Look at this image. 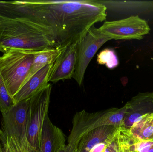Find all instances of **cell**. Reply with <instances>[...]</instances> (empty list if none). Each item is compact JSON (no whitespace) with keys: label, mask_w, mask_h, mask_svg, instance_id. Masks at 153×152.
I'll list each match as a JSON object with an SVG mask.
<instances>
[{"label":"cell","mask_w":153,"mask_h":152,"mask_svg":"<svg viewBox=\"0 0 153 152\" xmlns=\"http://www.w3.org/2000/svg\"><path fill=\"white\" fill-rule=\"evenodd\" d=\"M34 53L10 51L0 55V75L12 97L27 79L33 63Z\"/></svg>","instance_id":"cell-4"},{"label":"cell","mask_w":153,"mask_h":152,"mask_svg":"<svg viewBox=\"0 0 153 152\" xmlns=\"http://www.w3.org/2000/svg\"><path fill=\"white\" fill-rule=\"evenodd\" d=\"M56 48L53 38L43 28L23 20H0V51L35 53Z\"/></svg>","instance_id":"cell-2"},{"label":"cell","mask_w":153,"mask_h":152,"mask_svg":"<svg viewBox=\"0 0 153 152\" xmlns=\"http://www.w3.org/2000/svg\"><path fill=\"white\" fill-rule=\"evenodd\" d=\"M120 128L113 126H105L92 130L79 141L74 152H90L95 145L106 141Z\"/></svg>","instance_id":"cell-13"},{"label":"cell","mask_w":153,"mask_h":152,"mask_svg":"<svg viewBox=\"0 0 153 152\" xmlns=\"http://www.w3.org/2000/svg\"><path fill=\"white\" fill-rule=\"evenodd\" d=\"M0 75V111L1 112L10 109L15 104Z\"/></svg>","instance_id":"cell-19"},{"label":"cell","mask_w":153,"mask_h":152,"mask_svg":"<svg viewBox=\"0 0 153 152\" xmlns=\"http://www.w3.org/2000/svg\"><path fill=\"white\" fill-rule=\"evenodd\" d=\"M120 128L116 132V134L111 138L106 148L105 152H120L119 142Z\"/></svg>","instance_id":"cell-20"},{"label":"cell","mask_w":153,"mask_h":152,"mask_svg":"<svg viewBox=\"0 0 153 152\" xmlns=\"http://www.w3.org/2000/svg\"><path fill=\"white\" fill-rule=\"evenodd\" d=\"M65 141L62 131L52 123L48 115L43 126L39 152H58L66 145Z\"/></svg>","instance_id":"cell-12"},{"label":"cell","mask_w":153,"mask_h":152,"mask_svg":"<svg viewBox=\"0 0 153 152\" xmlns=\"http://www.w3.org/2000/svg\"><path fill=\"white\" fill-rule=\"evenodd\" d=\"M0 142L2 152H25L23 147L12 136H9L0 129Z\"/></svg>","instance_id":"cell-17"},{"label":"cell","mask_w":153,"mask_h":152,"mask_svg":"<svg viewBox=\"0 0 153 152\" xmlns=\"http://www.w3.org/2000/svg\"><path fill=\"white\" fill-rule=\"evenodd\" d=\"M97 56L98 63L101 65H106L108 68L112 69L118 66L119 63L118 58L113 50L104 49Z\"/></svg>","instance_id":"cell-18"},{"label":"cell","mask_w":153,"mask_h":152,"mask_svg":"<svg viewBox=\"0 0 153 152\" xmlns=\"http://www.w3.org/2000/svg\"><path fill=\"white\" fill-rule=\"evenodd\" d=\"M52 87L50 83L30 98L28 110L27 139L29 145L39 151L42 129L48 113Z\"/></svg>","instance_id":"cell-5"},{"label":"cell","mask_w":153,"mask_h":152,"mask_svg":"<svg viewBox=\"0 0 153 152\" xmlns=\"http://www.w3.org/2000/svg\"><path fill=\"white\" fill-rule=\"evenodd\" d=\"M125 105L126 110L121 128L129 129L144 116L153 113V92L139 93Z\"/></svg>","instance_id":"cell-10"},{"label":"cell","mask_w":153,"mask_h":152,"mask_svg":"<svg viewBox=\"0 0 153 152\" xmlns=\"http://www.w3.org/2000/svg\"><path fill=\"white\" fill-rule=\"evenodd\" d=\"M55 62L42 68L22 86L13 97L15 104L30 99L47 86Z\"/></svg>","instance_id":"cell-11"},{"label":"cell","mask_w":153,"mask_h":152,"mask_svg":"<svg viewBox=\"0 0 153 152\" xmlns=\"http://www.w3.org/2000/svg\"><path fill=\"white\" fill-rule=\"evenodd\" d=\"M111 40L93 26L78 43L76 69L73 78L81 86L86 69L95 54L105 43Z\"/></svg>","instance_id":"cell-7"},{"label":"cell","mask_w":153,"mask_h":152,"mask_svg":"<svg viewBox=\"0 0 153 152\" xmlns=\"http://www.w3.org/2000/svg\"><path fill=\"white\" fill-rule=\"evenodd\" d=\"M63 48H50L34 53L32 66L23 84L42 68L55 61Z\"/></svg>","instance_id":"cell-14"},{"label":"cell","mask_w":153,"mask_h":152,"mask_svg":"<svg viewBox=\"0 0 153 152\" xmlns=\"http://www.w3.org/2000/svg\"><path fill=\"white\" fill-rule=\"evenodd\" d=\"M137 140L128 129L120 127L119 134L120 152H138L136 148Z\"/></svg>","instance_id":"cell-16"},{"label":"cell","mask_w":153,"mask_h":152,"mask_svg":"<svg viewBox=\"0 0 153 152\" xmlns=\"http://www.w3.org/2000/svg\"><path fill=\"white\" fill-rule=\"evenodd\" d=\"M116 133H115L114 134L111 136L110 137H109L105 142L100 143H99V144L95 145V146H94L93 148H92L89 152H105V151H106V148H107V146H108V145L109 143L110 142L111 140V138L113 137L114 134H116Z\"/></svg>","instance_id":"cell-22"},{"label":"cell","mask_w":153,"mask_h":152,"mask_svg":"<svg viewBox=\"0 0 153 152\" xmlns=\"http://www.w3.org/2000/svg\"><path fill=\"white\" fill-rule=\"evenodd\" d=\"M0 152H2L1 147V145H0Z\"/></svg>","instance_id":"cell-25"},{"label":"cell","mask_w":153,"mask_h":152,"mask_svg":"<svg viewBox=\"0 0 153 152\" xmlns=\"http://www.w3.org/2000/svg\"><path fill=\"white\" fill-rule=\"evenodd\" d=\"M58 152H66V145L63 146Z\"/></svg>","instance_id":"cell-23"},{"label":"cell","mask_w":153,"mask_h":152,"mask_svg":"<svg viewBox=\"0 0 153 152\" xmlns=\"http://www.w3.org/2000/svg\"><path fill=\"white\" fill-rule=\"evenodd\" d=\"M78 43L63 49L54 63L48 82L56 83L73 78L76 69Z\"/></svg>","instance_id":"cell-9"},{"label":"cell","mask_w":153,"mask_h":152,"mask_svg":"<svg viewBox=\"0 0 153 152\" xmlns=\"http://www.w3.org/2000/svg\"><path fill=\"white\" fill-rule=\"evenodd\" d=\"M128 130L138 140L153 142V113L144 116Z\"/></svg>","instance_id":"cell-15"},{"label":"cell","mask_w":153,"mask_h":152,"mask_svg":"<svg viewBox=\"0 0 153 152\" xmlns=\"http://www.w3.org/2000/svg\"><path fill=\"white\" fill-rule=\"evenodd\" d=\"M30 99L15 104L10 109L1 112L2 131L14 137L23 147L24 152L29 145L27 139V123Z\"/></svg>","instance_id":"cell-8"},{"label":"cell","mask_w":153,"mask_h":152,"mask_svg":"<svg viewBox=\"0 0 153 152\" xmlns=\"http://www.w3.org/2000/svg\"><path fill=\"white\" fill-rule=\"evenodd\" d=\"M126 110L122 108H113L95 112L85 110L76 112L73 119L72 128L68 138L66 152H74L79 141L92 130L105 126L121 127Z\"/></svg>","instance_id":"cell-3"},{"label":"cell","mask_w":153,"mask_h":152,"mask_svg":"<svg viewBox=\"0 0 153 152\" xmlns=\"http://www.w3.org/2000/svg\"><path fill=\"white\" fill-rule=\"evenodd\" d=\"M107 8L97 1H25L22 19L44 28L57 48L79 43L89 29L106 19Z\"/></svg>","instance_id":"cell-1"},{"label":"cell","mask_w":153,"mask_h":152,"mask_svg":"<svg viewBox=\"0 0 153 152\" xmlns=\"http://www.w3.org/2000/svg\"><path fill=\"white\" fill-rule=\"evenodd\" d=\"M98 31L115 40H140L150 34V26L138 15L114 21H105Z\"/></svg>","instance_id":"cell-6"},{"label":"cell","mask_w":153,"mask_h":152,"mask_svg":"<svg viewBox=\"0 0 153 152\" xmlns=\"http://www.w3.org/2000/svg\"><path fill=\"white\" fill-rule=\"evenodd\" d=\"M136 140V145L137 151L153 152V141H142L137 139Z\"/></svg>","instance_id":"cell-21"},{"label":"cell","mask_w":153,"mask_h":152,"mask_svg":"<svg viewBox=\"0 0 153 152\" xmlns=\"http://www.w3.org/2000/svg\"><path fill=\"white\" fill-rule=\"evenodd\" d=\"M30 152H39V151H36V150H34V151H31Z\"/></svg>","instance_id":"cell-24"}]
</instances>
